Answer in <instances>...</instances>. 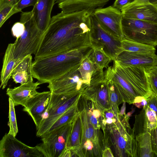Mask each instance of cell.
<instances>
[{
	"label": "cell",
	"instance_id": "cell-30",
	"mask_svg": "<svg viewBox=\"0 0 157 157\" xmlns=\"http://www.w3.org/2000/svg\"><path fill=\"white\" fill-rule=\"evenodd\" d=\"M8 101L9 111L8 125L10 129L8 133L16 136L18 132V129L14 108L15 106L12 100L10 98H9Z\"/></svg>",
	"mask_w": 157,
	"mask_h": 157
},
{
	"label": "cell",
	"instance_id": "cell-2",
	"mask_svg": "<svg viewBox=\"0 0 157 157\" xmlns=\"http://www.w3.org/2000/svg\"><path fill=\"white\" fill-rule=\"evenodd\" d=\"M93 50L92 47H87L35 59L32 67L33 77L41 84L49 83L78 68Z\"/></svg>",
	"mask_w": 157,
	"mask_h": 157
},
{
	"label": "cell",
	"instance_id": "cell-16",
	"mask_svg": "<svg viewBox=\"0 0 157 157\" xmlns=\"http://www.w3.org/2000/svg\"><path fill=\"white\" fill-rule=\"evenodd\" d=\"M121 11L125 17L157 24V6L150 3L134 2Z\"/></svg>",
	"mask_w": 157,
	"mask_h": 157
},
{
	"label": "cell",
	"instance_id": "cell-38",
	"mask_svg": "<svg viewBox=\"0 0 157 157\" xmlns=\"http://www.w3.org/2000/svg\"><path fill=\"white\" fill-rule=\"evenodd\" d=\"M136 0H115L113 6L121 10L127 5L134 2Z\"/></svg>",
	"mask_w": 157,
	"mask_h": 157
},
{
	"label": "cell",
	"instance_id": "cell-5",
	"mask_svg": "<svg viewBox=\"0 0 157 157\" xmlns=\"http://www.w3.org/2000/svg\"><path fill=\"white\" fill-rule=\"evenodd\" d=\"M81 94L66 95L51 92L48 105L43 119L36 129V136L41 137L47 133L58 118L80 98Z\"/></svg>",
	"mask_w": 157,
	"mask_h": 157
},
{
	"label": "cell",
	"instance_id": "cell-31",
	"mask_svg": "<svg viewBox=\"0 0 157 157\" xmlns=\"http://www.w3.org/2000/svg\"><path fill=\"white\" fill-rule=\"evenodd\" d=\"M15 5L6 3H0V28L11 16L18 13L15 8Z\"/></svg>",
	"mask_w": 157,
	"mask_h": 157
},
{
	"label": "cell",
	"instance_id": "cell-15",
	"mask_svg": "<svg viewBox=\"0 0 157 157\" xmlns=\"http://www.w3.org/2000/svg\"><path fill=\"white\" fill-rule=\"evenodd\" d=\"M93 15L107 31L122 40L124 37L122 27V15L121 10L113 6L95 9Z\"/></svg>",
	"mask_w": 157,
	"mask_h": 157
},
{
	"label": "cell",
	"instance_id": "cell-21",
	"mask_svg": "<svg viewBox=\"0 0 157 157\" xmlns=\"http://www.w3.org/2000/svg\"><path fill=\"white\" fill-rule=\"evenodd\" d=\"M109 0H64L58 4L62 12L71 13L83 10L94 11L103 7Z\"/></svg>",
	"mask_w": 157,
	"mask_h": 157
},
{
	"label": "cell",
	"instance_id": "cell-7",
	"mask_svg": "<svg viewBox=\"0 0 157 157\" xmlns=\"http://www.w3.org/2000/svg\"><path fill=\"white\" fill-rule=\"evenodd\" d=\"M90 32L92 47L101 48L104 52L115 61L119 54L124 51L121 40L107 31L93 15L91 18Z\"/></svg>",
	"mask_w": 157,
	"mask_h": 157
},
{
	"label": "cell",
	"instance_id": "cell-26",
	"mask_svg": "<svg viewBox=\"0 0 157 157\" xmlns=\"http://www.w3.org/2000/svg\"><path fill=\"white\" fill-rule=\"evenodd\" d=\"M80 99L58 118L47 132L71 123L73 121L79 112L78 103Z\"/></svg>",
	"mask_w": 157,
	"mask_h": 157
},
{
	"label": "cell",
	"instance_id": "cell-27",
	"mask_svg": "<svg viewBox=\"0 0 157 157\" xmlns=\"http://www.w3.org/2000/svg\"><path fill=\"white\" fill-rule=\"evenodd\" d=\"M93 50L88 57L99 69L107 68L112 59L107 55L101 48H93Z\"/></svg>",
	"mask_w": 157,
	"mask_h": 157
},
{
	"label": "cell",
	"instance_id": "cell-32",
	"mask_svg": "<svg viewBox=\"0 0 157 157\" xmlns=\"http://www.w3.org/2000/svg\"><path fill=\"white\" fill-rule=\"evenodd\" d=\"M147 73L152 94L157 98V65L149 70Z\"/></svg>",
	"mask_w": 157,
	"mask_h": 157
},
{
	"label": "cell",
	"instance_id": "cell-29",
	"mask_svg": "<svg viewBox=\"0 0 157 157\" xmlns=\"http://www.w3.org/2000/svg\"><path fill=\"white\" fill-rule=\"evenodd\" d=\"M98 69L88 57L82 61L78 68L83 80L89 85L92 76Z\"/></svg>",
	"mask_w": 157,
	"mask_h": 157
},
{
	"label": "cell",
	"instance_id": "cell-11",
	"mask_svg": "<svg viewBox=\"0 0 157 157\" xmlns=\"http://www.w3.org/2000/svg\"><path fill=\"white\" fill-rule=\"evenodd\" d=\"M81 96L91 101L101 112L110 108L109 90L104 72L91 78L89 85L83 91Z\"/></svg>",
	"mask_w": 157,
	"mask_h": 157
},
{
	"label": "cell",
	"instance_id": "cell-1",
	"mask_svg": "<svg viewBox=\"0 0 157 157\" xmlns=\"http://www.w3.org/2000/svg\"><path fill=\"white\" fill-rule=\"evenodd\" d=\"M93 11L61 12L53 16L34 54V59L92 47L90 32Z\"/></svg>",
	"mask_w": 157,
	"mask_h": 157
},
{
	"label": "cell",
	"instance_id": "cell-10",
	"mask_svg": "<svg viewBox=\"0 0 157 157\" xmlns=\"http://www.w3.org/2000/svg\"><path fill=\"white\" fill-rule=\"evenodd\" d=\"M78 68L73 69L50 82L47 86L50 91L58 94L82 93L89 84L83 80Z\"/></svg>",
	"mask_w": 157,
	"mask_h": 157
},
{
	"label": "cell",
	"instance_id": "cell-20",
	"mask_svg": "<svg viewBox=\"0 0 157 157\" xmlns=\"http://www.w3.org/2000/svg\"><path fill=\"white\" fill-rule=\"evenodd\" d=\"M41 83L39 82L21 84L13 88H8L6 94L12 100L15 106H24L26 102L37 92L36 90Z\"/></svg>",
	"mask_w": 157,
	"mask_h": 157
},
{
	"label": "cell",
	"instance_id": "cell-9",
	"mask_svg": "<svg viewBox=\"0 0 157 157\" xmlns=\"http://www.w3.org/2000/svg\"><path fill=\"white\" fill-rule=\"evenodd\" d=\"M118 70L128 86L139 96L146 99L152 94L147 72L142 67L124 65L113 61Z\"/></svg>",
	"mask_w": 157,
	"mask_h": 157
},
{
	"label": "cell",
	"instance_id": "cell-25",
	"mask_svg": "<svg viewBox=\"0 0 157 157\" xmlns=\"http://www.w3.org/2000/svg\"><path fill=\"white\" fill-rule=\"evenodd\" d=\"M104 75L109 88L110 108L113 110L116 118H117L120 113L118 106L124 101L112 80L104 73Z\"/></svg>",
	"mask_w": 157,
	"mask_h": 157
},
{
	"label": "cell",
	"instance_id": "cell-12",
	"mask_svg": "<svg viewBox=\"0 0 157 157\" xmlns=\"http://www.w3.org/2000/svg\"><path fill=\"white\" fill-rule=\"evenodd\" d=\"M87 100L81 96L78 103L82 126L81 145L86 140H90L94 145L97 157H102L105 147L103 134L100 130L95 129L91 123L87 113Z\"/></svg>",
	"mask_w": 157,
	"mask_h": 157
},
{
	"label": "cell",
	"instance_id": "cell-36",
	"mask_svg": "<svg viewBox=\"0 0 157 157\" xmlns=\"http://www.w3.org/2000/svg\"><path fill=\"white\" fill-rule=\"evenodd\" d=\"M150 141L152 151L157 155V127L150 131Z\"/></svg>",
	"mask_w": 157,
	"mask_h": 157
},
{
	"label": "cell",
	"instance_id": "cell-22",
	"mask_svg": "<svg viewBox=\"0 0 157 157\" xmlns=\"http://www.w3.org/2000/svg\"><path fill=\"white\" fill-rule=\"evenodd\" d=\"M20 60H17L14 58L13 43L9 44L3 60L0 74V88L4 89L7 86L9 79L12 77L14 69Z\"/></svg>",
	"mask_w": 157,
	"mask_h": 157
},
{
	"label": "cell",
	"instance_id": "cell-40",
	"mask_svg": "<svg viewBox=\"0 0 157 157\" xmlns=\"http://www.w3.org/2000/svg\"><path fill=\"white\" fill-rule=\"evenodd\" d=\"M101 113V117L104 119L116 117L114 111L110 108L104 109Z\"/></svg>",
	"mask_w": 157,
	"mask_h": 157
},
{
	"label": "cell",
	"instance_id": "cell-37",
	"mask_svg": "<svg viewBox=\"0 0 157 157\" xmlns=\"http://www.w3.org/2000/svg\"><path fill=\"white\" fill-rule=\"evenodd\" d=\"M147 105L155 113L157 117V98L153 94L146 99Z\"/></svg>",
	"mask_w": 157,
	"mask_h": 157
},
{
	"label": "cell",
	"instance_id": "cell-35",
	"mask_svg": "<svg viewBox=\"0 0 157 157\" xmlns=\"http://www.w3.org/2000/svg\"><path fill=\"white\" fill-rule=\"evenodd\" d=\"M38 0H20L15 5V7L18 12H22V10L27 7L34 6Z\"/></svg>",
	"mask_w": 157,
	"mask_h": 157
},
{
	"label": "cell",
	"instance_id": "cell-4",
	"mask_svg": "<svg viewBox=\"0 0 157 157\" xmlns=\"http://www.w3.org/2000/svg\"><path fill=\"white\" fill-rule=\"evenodd\" d=\"M20 22L25 26L23 34L16 38L13 44V56L17 60L35 54L41 41L44 33L38 28L31 11L21 12Z\"/></svg>",
	"mask_w": 157,
	"mask_h": 157
},
{
	"label": "cell",
	"instance_id": "cell-41",
	"mask_svg": "<svg viewBox=\"0 0 157 157\" xmlns=\"http://www.w3.org/2000/svg\"><path fill=\"white\" fill-rule=\"evenodd\" d=\"M114 156L111 149L105 146L103 151L102 157H114Z\"/></svg>",
	"mask_w": 157,
	"mask_h": 157
},
{
	"label": "cell",
	"instance_id": "cell-14",
	"mask_svg": "<svg viewBox=\"0 0 157 157\" xmlns=\"http://www.w3.org/2000/svg\"><path fill=\"white\" fill-rule=\"evenodd\" d=\"M44 157L36 146L31 147L6 133L0 141V157Z\"/></svg>",
	"mask_w": 157,
	"mask_h": 157
},
{
	"label": "cell",
	"instance_id": "cell-8",
	"mask_svg": "<svg viewBox=\"0 0 157 157\" xmlns=\"http://www.w3.org/2000/svg\"><path fill=\"white\" fill-rule=\"evenodd\" d=\"M72 122L41 137L42 142L36 146L44 157H60L66 147Z\"/></svg>",
	"mask_w": 157,
	"mask_h": 157
},
{
	"label": "cell",
	"instance_id": "cell-13",
	"mask_svg": "<svg viewBox=\"0 0 157 157\" xmlns=\"http://www.w3.org/2000/svg\"><path fill=\"white\" fill-rule=\"evenodd\" d=\"M133 128L138 150V157H155L157 155L152 151L150 130L148 127L145 107L136 115Z\"/></svg>",
	"mask_w": 157,
	"mask_h": 157
},
{
	"label": "cell",
	"instance_id": "cell-18",
	"mask_svg": "<svg viewBox=\"0 0 157 157\" xmlns=\"http://www.w3.org/2000/svg\"><path fill=\"white\" fill-rule=\"evenodd\" d=\"M51 94L50 91L37 92L24 106L23 111L27 112L32 118L37 129L46 110Z\"/></svg>",
	"mask_w": 157,
	"mask_h": 157
},
{
	"label": "cell",
	"instance_id": "cell-39",
	"mask_svg": "<svg viewBox=\"0 0 157 157\" xmlns=\"http://www.w3.org/2000/svg\"><path fill=\"white\" fill-rule=\"evenodd\" d=\"M139 108H142L147 105V100L142 96H138L136 97L133 104Z\"/></svg>",
	"mask_w": 157,
	"mask_h": 157
},
{
	"label": "cell",
	"instance_id": "cell-3",
	"mask_svg": "<svg viewBox=\"0 0 157 157\" xmlns=\"http://www.w3.org/2000/svg\"><path fill=\"white\" fill-rule=\"evenodd\" d=\"M117 119L102 129L105 146L111 149L116 157H138L134 130L129 123V117L119 113Z\"/></svg>",
	"mask_w": 157,
	"mask_h": 157
},
{
	"label": "cell",
	"instance_id": "cell-43",
	"mask_svg": "<svg viewBox=\"0 0 157 157\" xmlns=\"http://www.w3.org/2000/svg\"><path fill=\"white\" fill-rule=\"evenodd\" d=\"M134 2H147L157 6V0H136Z\"/></svg>",
	"mask_w": 157,
	"mask_h": 157
},
{
	"label": "cell",
	"instance_id": "cell-33",
	"mask_svg": "<svg viewBox=\"0 0 157 157\" xmlns=\"http://www.w3.org/2000/svg\"><path fill=\"white\" fill-rule=\"evenodd\" d=\"M147 118L148 127L151 131L157 127V117L155 113L147 105L145 106Z\"/></svg>",
	"mask_w": 157,
	"mask_h": 157
},
{
	"label": "cell",
	"instance_id": "cell-19",
	"mask_svg": "<svg viewBox=\"0 0 157 157\" xmlns=\"http://www.w3.org/2000/svg\"><path fill=\"white\" fill-rule=\"evenodd\" d=\"M56 3L55 0H38L31 11L36 25L44 33L48 27L51 12Z\"/></svg>",
	"mask_w": 157,
	"mask_h": 157
},
{
	"label": "cell",
	"instance_id": "cell-44",
	"mask_svg": "<svg viewBox=\"0 0 157 157\" xmlns=\"http://www.w3.org/2000/svg\"><path fill=\"white\" fill-rule=\"evenodd\" d=\"M126 102H124L122 106L120 111V114L121 115H125Z\"/></svg>",
	"mask_w": 157,
	"mask_h": 157
},
{
	"label": "cell",
	"instance_id": "cell-6",
	"mask_svg": "<svg viewBox=\"0 0 157 157\" xmlns=\"http://www.w3.org/2000/svg\"><path fill=\"white\" fill-rule=\"evenodd\" d=\"M122 27L124 38L154 47L157 45V24L122 16Z\"/></svg>",
	"mask_w": 157,
	"mask_h": 157
},
{
	"label": "cell",
	"instance_id": "cell-34",
	"mask_svg": "<svg viewBox=\"0 0 157 157\" xmlns=\"http://www.w3.org/2000/svg\"><path fill=\"white\" fill-rule=\"evenodd\" d=\"M25 30V26L23 23L21 22L15 23L11 28V33L13 36L18 38L24 33Z\"/></svg>",
	"mask_w": 157,
	"mask_h": 157
},
{
	"label": "cell",
	"instance_id": "cell-28",
	"mask_svg": "<svg viewBox=\"0 0 157 157\" xmlns=\"http://www.w3.org/2000/svg\"><path fill=\"white\" fill-rule=\"evenodd\" d=\"M124 51L138 53L155 52V47L123 38L121 41Z\"/></svg>",
	"mask_w": 157,
	"mask_h": 157
},
{
	"label": "cell",
	"instance_id": "cell-17",
	"mask_svg": "<svg viewBox=\"0 0 157 157\" xmlns=\"http://www.w3.org/2000/svg\"><path fill=\"white\" fill-rule=\"evenodd\" d=\"M115 60L121 64L142 67L147 72L157 65V55L155 52L138 53L123 51Z\"/></svg>",
	"mask_w": 157,
	"mask_h": 157
},
{
	"label": "cell",
	"instance_id": "cell-42",
	"mask_svg": "<svg viewBox=\"0 0 157 157\" xmlns=\"http://www.w3.org/2000/svg\"><path fill=\"white\" fill-rule=\"evenodd\" d=\"M20 0H0V3H6L13 5L16 4Z\"/></svg>",
	"mask_w": 157,
	"mask_h": 157
},
{
	"label": "cell",
	"instance_id": "cell-24",
	"mask_svg": "<svg viewBox=\"0 0 157 157\" xmlns=\"http://www.w3.org/2000/svg\"><path fill=\"white\" fill-rule=\"evenodd\" d=\"M82 131L81 121L78 112L71 123L70 134L65 147L71 151L72 157L75 156L76 153L80 147Z\"/></svg>",
	"mask_w": 157,
	"mask_h": 157
},
{
	"label": "cell",
	"instance_id": "cell-45",
	"mask_svg": "<svg viewBox=\"0 0 157 157\" xmlns=\"http://www.w3.org/2000/svg\"><path fill=\"white\" fill-rule=\"evenodd\" d=\"M56 0V3H59L63 1L64 0Z\"/></svg>",
	"mask_w": 157,
	"mask_h": 157
},
{
	"label": "cell",
	"instance_id": "cell-23",
	"mask_svg": "<svg viewBox=\"0 0 157 157\" xmlns=\"http://www.w3.org/2000/svg\"><path fill=\"white\" fill-rule=\"evenodd\" d=\"M33 63L31 55L26 56L18 63L11 77L16 83L21 84L33 82Z\"/></svg>",
	"mask_w": 157,
	"mask_h": 157
}]
</instances>
